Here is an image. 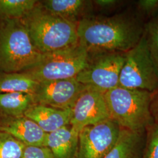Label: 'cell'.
Listing matches in <instances>:
<instances>
[{
  "label": "cell",
  "instance_id": "3",
  "mask_svg": "<svg viewBox=\"0 0 158 158\" xmlns=\"http://www.w3.org/2000/svg\"><path fill=\"white\" fill-rule=\"evenodd\" d=\"M43 56L21 19L0 20V73L23 72Z\"/></svg>",
  "mask_w": 158,
  "mask_h": 158
},
{
  "label": "cell",
  "instance_id": "21",
  "mask_svg": "<svg viewBox=\"0 0 158 158\" xmlns=\"http://www.w3.org/2000/svg\"><path fill=\"white\" fill-rule=\"evenodd\" d=\"M140 158H158V126L155 124L146 130L145 141Z\"/></svg>",
  "mask_w": 158,
  "mask_h": 158
},
{
  "label": "cell",
  "instance_id": "24",
  "mask_svg": "<svg viewBox=\"0 0 158 158\" xmlns=\"http://www.w3.org/2000/svg\"><path fill=\"white\" fill-rule=\"evenodd\" d=\"M123 3L118 0H95L93 1V5L102 10H110L117 8Z\"/></svg>",
  "mask_w": 158,
  "mask_h": 158
},
{
  "label": "cell",
  "instance_id": "1",
  "mask_svg": "<svg viewBox=\"0 0 158 158\" xmlns=\"http://www.w3.org/2000/svg\"><path fill=\"white\" fill-rule=\"evenodd\" d=\"M144 25L142 17L130 10L111 17L90 15L77 23L79 44L89 55L127 53L141 39Z\"/></svg>",
  "mask_w": 158,
  "mask_h": 158
},
{
  "label": "cell",
  "instance_id": "17",
  "mask_svg": "<svg viewBox=\"0 0 158 158\" xmlns=\"http://www.w3.org/2000/svg\"><path fill=\"white\" fill-rule=\"evenodd\" d=\"M38 84L25 72L0 73V94L23 92L33 94Z\"/></svg>",
  "mask_w": 158,
  "mask_h": 158
},
{
  "label": "cell",
  "instance_id": "15",
  "mask_svg": "<svg viewBox=\"0 0 158 158\" xmlns=\"http://www.w3.org/2000/svg\"><path fill=\"white\" fill-rule=\"evenodd\" d=\"M146 131L123 128L115 146L104 158H140L145 141Z\"/></svg>",
  "mask_w": 158,
  "mask_h": 158
},
{
  "label": "cell",
  "instance_id": "25",
  "mask_svg": "<svg viewBox=\"0 0 158 158\" xmlns=\"http://www.w3.org/2000/svg\"><path fill=\"white\" fill-rule=\"evenodd\" d=\"M150 113L153 124L158 126V89L152 93L150 102Z\"/></svg>",
  "mask_w": 158,
  "mask_h": 158
},
{
  "label": "cell",
  "instance_id": "6",
  "mask_svg": "<svg viewBox=\"0 0 158 158\" xmlns=\"http://www.w3.org/2000/svg\"><path fill=\"white\" fill-rule=\"evenodd\" d=\"M118 86L150 93L158 89V69L148 49L143 35L136 45L125 53Z\"/></svg>",
  "mask_w": 158,
  "mask_h": 158
},
{
  "label": "cell",
  "instance_id": "18",
  "mask_svg": "<svg viewBox=\"0 0 158 158\" xmlns=\"http://www.w3.org/2000/svg\"><path fill=\"white\" fill-rule=\"evenodd\" d=\"M38 2L36 0H0V20L21 19Z\"/></svg>",
  "mask_w": 158,
  "mask_h": 158
},
{
  "label": "cell",
  "instance_id": "2",
  "mask_svg": "<svg viewBox=\"0 0 158 158\" xmlns=\"http://www.w3.org/2000/svg\"><path fill=\"white\" fill-rule=\"evenodd\" d=\"M21 21L34 45L43 54L62 51L79 43L77 23L48 11L40 1Z\"/></svg>",
  "mask_w": 158,
  "mask_h": 158
},
{
  "label": "cell",
  "instance_id": "7",
  "mask_svg": "<svg viewBox=\"0 0 158 158\" xmlns=\"http://www.w3.org/2000/svg\"><path fill=\"white\" fill-rule=\"evenodd\" d=\"M125 53L104 52L89 54L88 62L76 80L86 87L102 93L118 86L119 78Z\"/></svg>",
  "mask_w": 158,
  "mask_h": 158
},
{
  "label": "cell",
  "instance_id": "16",
  "mask_svg": "<svg viewBox=\"0 0 158 158\" xmlns=\"http://www.w3.org/2000/svg\"><path fill=\"white\" fill-rule=\"evenodd\" d=\"M35 104L32 94L23 92L0 94V114L7 116H23Z\"/></svg>",
  "mask_w": 158,
  "mask_h": 158
},
{
  "label": "cell",
  "instance_id": "22",
  "mask_svg": "<svg viewBox=\"0 0 158 158\" xmlns=\"http://www.w3.org/2000/svg\"><path fill=\"white\" fill-rule=\"evenodd\" d=\"M136 11L141 17L155 16L158 12V0H139L136 2Z\"/></svg>",
  "mask_w": 158,
  "mask_h": 158
},
{
  "label": "cell",
  "instance_id": "10",
  "mask_svg": "<svg viewBox=\"0 0 158 158\" xmlns=\"http://www.w3.org/2000/svg\"><path fill=\"white\" fill-rule=\"evenodd\" d=\"M110 118L104 93L86 87L72 108L70 124L79 132L85 127Z\"/></svg>",
  "mask_w": 158,
  "mask_h": 158
},
{
  "label": "cell",
  "instance_id": "20",
  "mask_svg": "<svg viewBox=\"0 0 158 158\" xmlns=\"http://www.w3.org/2000/svg\"><path fill=\"white\" fill-rule=\"evenodd\" d=\"M25 147L13 136L0 131V158H21Z\"/></svg>",
  "mask_w": 158,
  "mask_h": 158
},
{
  "label": "cell",
  "instance_id": "19",
  "mask_svg": "<svg viewBox=\"0 0 158 158\" xmlns=\"http://www.w3.org/2000/svg\"><path fill=\"white\" fill-rule=\"evenodd\" d=\"M143 35L151 56L158 69V12L145 23Z\"/></svg>",
  "mask_w": 158,
  "mask_h": 158
},
{
  "label": "cell",
  "instance_id": "5",
  "mask_svg": "<svg viewBox=\"0 0 158 158\" xmlns=\"http://www.w3.org/2000/svg\"><path fill=\"white\" fill-rule=\"evenodd\" d=\"M89 53L79 43L62 51L44 54L37 64L23 72L38 82L76 78L86 66Z\"/></svg>",
  "mask_w": 158,
  "mask_h": 158
},
{
  "label": "cell",
  "instance_id": "14",
  "mask_svg": "<svg viewBox=\"0 0 158 158\" xmlns=\"http://www.w3.org/2000/svg\"><path fill=\"white\" fill-rule=\"evenodd\" d=\"M40 4L48 11L73 23L90 15L93 1L85 0H45Z\"/></svg>",
  "mask_w": 158,
  "mask_h": 158
},
{
  "label": "cell",
  "instance_id": "4",
  "mask_svg": "<svg viewBox=\"0 0 158 158\" xmlns=\"http://www.w3.org/2000/svg\"><path fill=\"white\" fill-rule=\"evenodd\" d=\"M104 95L110 118L121 128L142 132L153 124L150 113L152 93L118 86Z\"/></svg>",
  "mask_w": 158,
  "mask_h": 158
},
{
  "label": "cell",
  "instance_id": "11",
  "mask_svg": "<svg viewBox=\"0 0 158 158\" xmlns=\"http://www.w3.org/2000/svg\"><path fill=\"white\" fill-rule=\"evenodd\" d=\"M0 131L13 136L26 146L46 147V133L25 115L0 114Z\"/></svg>",
  "mask_w": 158,
  "mask_h": 158
},
{
  "label": "cell",
  "instance_id": "23",
  "mask_svg": "<svg viewBox=\"0 0 158 158\" xmlns=\"http://www.w3.org/2000/svg\"><path fill=\"white\" fill-rule=\"evenodd\" d=\"M21 158H53L51 151L46 147L26 146Z\"/></svg>",
  "mask_w": 158,
  "mask_h": 158
},
{
  "label": "cell",
  "instance_id": "8",
  "mask_svg": "<svg viewBox=\"0 0 158 158\" xmlns=\"http://www.w3.org/2000/svg\"><path fill=\"white\" fill-rule=\"evenodd\" d=\"M122 128L110 118L85 127L79 133L73 158H104L115 146Z\"/></svg>",
  "mask_w": 158,
  "mask_h": 158
},
{
  "label": "cell",
  "instance_id": "9",
  "mask_svg": "<svg viewBox=\"0 0 158 158\" xmlns=\"http://www.w3.org/2000/svg\"><path fill=\"white\" fill-rule=\"evenodd\" d=\"M85 88L76 78L40 81L32 96L35 104L61 110L72 109Z\"/></svg>",
  "mask_w": 158,
  "mask_h": 158
},
{
  "label": "cell",
  "instance_id": "12",
  "mask_svg": "<svg viewBox=\"0 0 158 158\" xmlns=\"http://www.w3.org/2000/svg\"><path fill=\"white\" fill-rule=\"evenodd\" d=\"M25 117L36 123L45 133H50L70 124L72 109L61 110L34 104L25 113Z\"/></svg>",
  "mask_w": 158,
  "mask_h": 158
},
{
  "label": "cell",
  "instance_id": "13",
  "mask_svg": "<svg viewBox=\"0 0 158 158\" xmlns=\"http://www.w3.org/2000/svg\"><path fill=\"white\" fill-rule=\"evenodd\" d=\"M79 133L70 124L63 127L46 134V147L49 149L53 158H73Z\"/></svg>",
  "mask_w": 158,
  "mask_h": 158
}]
</instances>
